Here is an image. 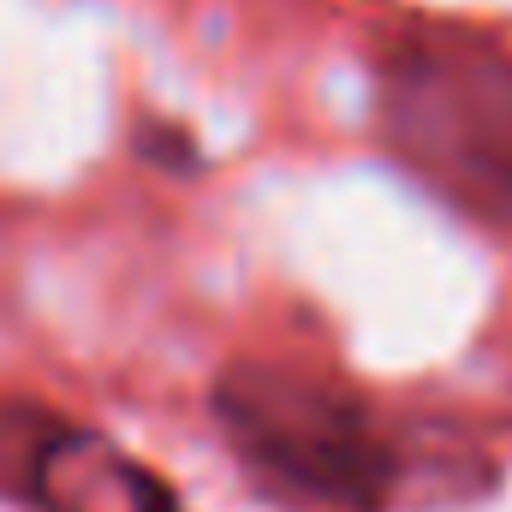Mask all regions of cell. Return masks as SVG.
Returning a JSON list of instances; mask_svg holds the SVG:
<instances>
[{"instance_id":"obj_3","label":"cell","mask_w":512,"mask_h":512,"mask_svg":"<svg viewBox=\"0 0 512 512\" xmlns=\"http://www.w3.org/2000/svg\"><path fill=\"white\" fill-rule=\"evenodd\" d=\"M24 483L42 512H179L173 489L149 465L90 429H48Z\"/></svg>"},{"instance_id":"obj_1","label":"cell","mask_w":512,"mask_h":512,"mask_svg":"<svg viewBox=\"0 0 512 512\" xmlns=\"http://www.w3.org/2000/svg\"><path fill=\"white\" fill-rule=\"evenodd\" d=\"M376 143L441 209L512 233V48L423 24L376 60Z\"/></svg>"},{"instance_id":"obj_2","label":"cell","mask_w":512,"mask_h":512,"mask_svg":"<svg viewBox=\"0 0 512 512\" xmlns=\"http://www.w3.org/2000/svg\"><path fill=\"white\" fill-rule=\"evenodd\" d=\"M215 423L239 465L298 512H387L405 483L376 411L328 376L233 364L215 382Z\"/></svg>"},{"instance_id":"obj_4","label":"cell","mask_w":512,"mask_h":512,"mask_svg":"<svg viewBox=\"0 0 512 512\" xmlns=\"http://www.w3.org/2000/svg\"><path fill=\"white\" fill-rule=\"evenodd\" d=\"M143 155H155V161H167V167H191L197 161V149H191V137L185 131H143Z\"/></svg>"}]
</instances>
